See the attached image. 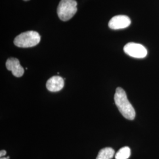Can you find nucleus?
Masks as SVG:
<instances>
[{"label": "nucleus", "mask_w": 159, "mask_h": 159, "mask_svg": "<svg viewBox=\"0 0 159 159\" xmlns=\"http://www.w3.org/2000/svg\"><path fill=\"white\" fill-rule=\"evenodd\" d=\"M115 151L112 148H105L100 150L96 159H111L113 157Z\"/></svg>", "instance_id": "nucleus-8"}, {"label": "nucleus", "mask_w": 159, "mask_h": 159, "mask_svg": "<svg viewBox=\"0 0 159 159\" xmlns=\"http://www.w3.org/2000/svg\"><path fill=\"white\" fill-rule=\"evenodd\" d=\"M10 159V157H9V156H8V157H1V159Z\"/></svg>", "instance_id": "nucleus-11"}, {"label": "nucleus", "mask_w": 159, "mask_h": 159, "mask_svg": "<svg viewBox=\"0 0 159 159\" xmlns=\"http://www.w3.org/2000/svg\"><path fill=\"white\" fill-rule=\"evenodd\" d=\"M6 66L7 70L11 71L16 77H22L24 73V70L17 58L12 57L8 58L6 61Z\"/></svg>", "instance_id": "nucleus-6"}, {"label": "nucleus", "mask_w": 159, "mask_h": 159, "mask_svg": "<svg viewBox=\"0 0 159 159\" xmlns=\"http://www.w3.org/2000/svg\"><path fill=\"white\" fill-rule=\"evenodd\" d=\"M131 155V150L127 146L120 148L115 156L116 159H128Z\"/></svg>", "instance_id": "nucleus-9"}, {"label": "nucleus", "mask_w": 159, "mask_h": 159, "mask_svg": "<svg viewBox=\"0 0 159 159\" xmlns=\"http://www.w3.org/2000/svg\"><path fill=\"white\" fill-rule=\"evenodd\" d=\"M64 85V81L61 77L58 75L52 76L48 80L46 83V87L51 92L60 91Z\"/></svg>", "instance_id": "nucleus-7"}, {"label": "nucleus", "mask_w": 159, "mask_h": 159, "mask_svg": "<svg viewBox=\"0 0 159 159\" xmlns=\"http://www.w3.org/2000/svg\"><path fill=\"white\" fill-rule=\"evenodd\" d=\"M6 154H7V152H6V150H1V152H0V156H1V157H3V156H4L5 155H6Z\"/></svg>", "instance_id": "nucleus-10"}, {"label": "nucleus", "mask_w": 159, "mask_h": 159, "mask_svg": "<svg viewBox=\"0 0 159 159\" xmlns=\"http://www.w3.org/2000/svg\"><path fill=\"white\" fill-rule=\"evenodd\" d=\"M114 98L116 106L123 116L127 119H134L136 117L135 110L129 101L125 91L122 88H117Z\"/></svg>", "instance_id": "nucleus-1"}, {"label": "nucleus", "mask_w": 159, "mask_h": 159, "mask_svg": "<svg viewBox=\"0 0 159 159\" xmlns=\"http://www.w3.org/2000/svg\"><path fill=\"white\" fill-rule=\"evenodd\" d=\"M41 37L39 33L29 31L23 33L17 36L14 40V44L18 47L29 48L39 44Z\"/></svg>", "instance_id": "nucleus-2"}, {"label": "nucleus", "mask_w": 159, "mask_h": 159, "mask_svg": "<svg viewBox=\"0 0 159 159\" xmlns=\"http://www.w3.org/2000/svg\"><path fill=\"white\" fill-rule=\"evenodd\" d=\"M124 51L129 56L136 58H144L148 54V51L144 46L134 43H127L124 47Z\"/></svg>", "instance_id": "nucleus-4"}, {"label": "nucleus", "mask_w": 159, "mask_h": 159, "mask_svg": "<svg viewBox=\"0 0 159 159\" xmlns=\"http://www.w3.org/2000/svg\"><path fill=\"white\" fill-rule=\"evenodd\" d=\"M131 24L130 18L124 15L113 17L108 23V27L113 30H119L128 27Z\"/></svg>", "instance_id": "nucleus-5"}, {"label": "nucleus", "mask_w": 159, "mask_h": 159, "mask_svg": "<svg viewBox=\"0 0 159 159\" xmlns=\"http://www.w3.org/2000/svg\"><path fill=\"white\" fill-rule=\"evenodd\" d=\"M24 1H29V0H24Z\"/></svg>", "instance_id": "nucleus-12"}, {"label": "nucleus", "mask_w": 159, "mask_h": 159, "mask_svg": "<svg viewBox=\"0 0 159 159\" xmlns=\"http://www.w3.org/2000/svg\"><path fill=\"white\" fill-rule=\"evenodd\" d=\"M77 2L75 0H61L57 7V14L63 21H67L77 11Z\"/></svg>", "instance_id": "nucleus-3"}]
</instances>
